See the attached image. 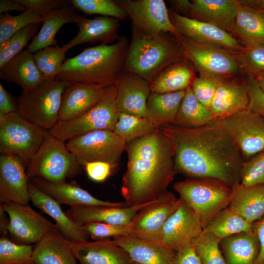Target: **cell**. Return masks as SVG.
<instances>
[{"label": "cell", "instance_id": "34", "mask_svg": "<svg viewBox=\"0 0 264 264\" xmlns=\"http://www.w3.org/2000/svg\"><path fill=\"white\" fill-rule=\"evenodd\" d=\"M232 34L238 38L244 46L264 44V9L245 6L238 2Z\"/></svg>", "mask_w": 264, "mask_h": 264}, {"label": "cell", "instance_id": "14", "mask_svg": "<svg viewBox=\"0 0 264 264\" xmlns=\"http://www.w3.org/2000/svg\"><path fill=\"white\" fill-rule=\"evenodd\" d=\"M8 215V232L13 241L19 244H31L39 242L47 233L57 228L28 203L13 202L0 204Z\"/></svg>", "mask_w": 264, "mask_h": 264}, {"label": "cell", "instance_id": "23", "mask_svg": "<svg viewBox=\"0 0 264 264\" xmlns=\"http://www.w3.org/2000/svg\"><path fill=\"white\" fill-rule=\"evenodd\" d=\"M76 23L79 28L78 34L62 46L66 52L75 46L87 43L111 44L119 38L118 31L120 20L117 18L100 16L89 19L81 15Z\"/></svg>", "mask_w": 264, "mask_h": 264}, {"label": "cell", "instance_id": "31", "mask_svg": "<svg viewBox=\"0 0 264 264\" xmlns=\"http://www.w3.org/2000/svg\"><path fill=\"white\" fill-rule=\"evenodd\" d=\"M81 15L73 6L49 12L43 16L42 24L38 33L28 45L27 50L33 54L51 45H58L55 36L60 28L68 23H76Z\"/></svg>", "mask_w": 264, "mask_h": 264}, {"label": "cell", "instance_id": "13", "mask_svg": "<svg viewBox=\"0 0 264 264\" xmlns=\"http://www.w3.org/2000/svg\"><path fill=\"white\" fill-rule=\"evenodd\" d=\"M132 22V30L146 34L178 33L163 0H115Z\"/></svg>", "mask_w": 264, "mask_h": 264}, {"label": "cell", "instance_id": "40", "mask_svg": "<svg viewBox=\"0 0 264 264\" xmlns=\"http://www.w3.org/2000/svg\"><path fill=\"white\" fill-rule=\"evenodd\" d=\"M156 129L145 118L120 113L113 132L127 144L153 132Z\"/></svg>", "mask_w": 264, "mask_h": 264}, {"label": "cell", "instance_id": "8", "mask_svg": "<svg viewBox=\"0 0 264 264\" xmlns=\"http://www.w3.org/2000/svg\"><path fill=\"white\" fill-rule=\"evenodd\" d=\"M116 95L115 85L105 88L102 98L92 108L74 118L59 121L49 130V134L65 142L94 131H113L120 114Z\"/></svg>", "mask_w": 264, "mask_h": 264}, {"label": "cell", "instance_id": "22", "mask_svg": "<svg viewBox=\"0 0 264 264\" xmlns=\"http://www.w3.org/2000/svg\"><path fill=\"white\" fill-rule=\"evenodd\" d=\"M104 90L101 85L69 82L62 95L59 121L71 119L86 112L100 100Z\"/></svg>", "mask_w": 264, "mask_h": 264}, {"label": "cell", "instance_id": "20", "mask_svg": "<svg viewBox=\"0 0 264 264\" xmlns=\"http://www.w3.org/2000/svg\"><path fill=\"white\" fill-rule=\"evenodd\" d=\"M115 85L116 105L120 113L145 118L152 92L150 83L136 75L123 72Z\"/></svg>", "mask_w": 264, "mask_h": 264}, {"label": "cell", "instance_id": "38", "mask_svg": "<svg viewBox=\"0 0 264 264\" xmlns=\"http://www.w3.org/2000/svg\"><path fill=\"white\" fill-rule=\"evenodd\" d=\"M253 230L252 224L228 207L218 213L203 229V231L221 240L237 234Z\"/></svg>", "mask_w": 264, "mask_h": 264}, {"label": "cell", "instance_id": "27", "mask_svg": "<svg viewBox=\"0 0 264 264\" xmlns=\"http://www.w3.org/2000/svg\"><path fill=\"white\" fill-rule=\"evenodd\" d=\"M76 259L81 264H132L127 252L113 240L105 239L71 242Z\"/></svg>", "mask_w": 264, "mask_h": 264}, {"label": "cell", "instance_id": "61", "mask_svg": "<svg viewBox=\"0 0 264 264\" xmlns=\"http://www.w3.org/2000/svg\"><path fill=\"white\" fill-rule=\"evenodd\" d=\"M132 264H134L132 263Z\"/></svg>", "mask_w": 264, "mask_h": 264}, {"label": "cell", "instance_id": "57", "mask_svg": "<svg viewBox=\"0 0 264 264\" xmlns=\"http://www.w3.org/2000/svg\"><path fill=\"white\" fill-rule=\"evenodd\" d=\"M169 3L173 7V10L179 13L184 14L183 16L187 17L189 12L191 1L188 0H169Z\"/></svg>", "mask_w": 264, "mask_h": 264}, {"label": "cell", "instance_id": "50", "mask_svg": "<svg viewBox=\"0 0 264 264\" xmlns=\"http://www.w3.org/2000/svg\"><path fill=\"white\" fill-rule=\"evenodd\" d=\"M25 8L41 16L51 11L72 5L70 0H18Z\"/></svg>", "mask_w": 264, "mask_h": 264}, {"label": "cell", "instance_id": "9", "mask_svg": "<svg viewBox=\"0 0 264 264\" xmlns=\"http://www.w3.org/2000/svg\"><path fill=\"white\" fill-rule=\"evenodd\" d=\"M48 132L25 119L17 111L0 113L1 154L19 157L28 164Z\"/></svg>", "mask_w": 264, "mask_h": 264}, {"label": "cell", "instance_id": "4", "mask_svg": "<svg viewBox=\"0 0 264 264\" xmlns=\"http://www.w3.org/2000/svg\"><path fill=\"white\" fill-rule=\"evenodd\" d=\"M184 58L175 36L132 30L123 72L136 75L150 83L166 67Z\"/></svg>", "mask_w": 264, "mask_h": 264}, {"label": "cell", "instance_id": "16", "mask_svg": "<svg viewBox=\"0 0 264 264\" xmlns=\"http://www.w3.org/2000/svg\"><path fill=\"white\" fill-rule=\"evenodd\" d=\"M170 20L177 32L197 43L220 47L236 54L244 45L232 34L213 24L169 11Z\"/></svg>", "mask_w": 264, "mask_h": 264}, {"label": "cell", "instance_id": "51", "mask_svg": "<svg viewBox=\"0 0 264 264\" xmlns=\"http://www.w3.org/2000/svg\"><path fill=\"white\" fill-rule=\"evenodd\" d=\"M247 75L245 81L249 100L247 109L264 117V92L260 88L254 76Z\"/></svg>", "mask_w": 264, "mask_h": 264}, {"label": "cell", "instance_id": "29", "mask_svg": "<svg viewBox=\"0 0 264 264\" xmlns=\"http://www.w3.org/2000/svg\"><path fill=\"white\" fill-rule=\"evenodd\" d=\"M35 264H77L71 242L57 228L47 233L33 247Z\"/></svg>", "mask_w": 264, "mask_h": 264}, {"label": "cell", "instance_id": "55", "mask_svg": "<svg viewBox=\"0 0 264 264\" xmlns=\"http://www.w3.org/2000/svg\"><path fill=\"white\" fill-rule=\"evenodd\" d=\"M254 231L260 244V252L256 264H264V216L256 223Z\"/></svg>", "mask_w": 264, "mask_h": 264}, {"label": "cell", "instance_id": "43", "mask_svg": "<svg viewBox=\"0 0 264 264\" xmlns=\"http://www.w3.org/2000/svg\"><path fill=\"white\" fill-rule=\"evenodd\" d=\"M34 246L19 244L6 237L0 239V264H35Z\"/></svg>", "mask_w": 264, "mask_h": 264}, {"label": "cell", "instance_id": "39", "mask_svg": "<svg viewBox=\"0 0 264 264\" xmlns=\"http://www.w3.org/2000/svg\"><path fill=\"white\" fill-rule=\"evenodd\" d=\"M66 51L62 47L51 45L33 53L36 65L45 81H53L65 62Z\"/></svg>", "mask_w": 264, "mask_h": 264}, {"label": "cell", "instance_id": "52", "mask_svg": "<svg viewBox=\"0 0 264 264\" xmlns=\"http://www.w3.org/2000/svg\"><path fill=\"white\" fill-rule=\"evenodd\" d=\"M83 166L88 177L97 182L106 180L118 166L104 161L86 162Z\"/></svg>", "mask_w": 264, "mask_h": 264}, {"label": "cell", "instance_id": "21", "mask_svg": "<svg viewBox=\"0 0 264 264\" xmlns=\"http://www.w3.org/2000/svg\"><path fill=\"white\" fill-rule=\"evenodd\" d=\"M29 199L55 221L57 229L67 240L73 242L88 241L89 236L83 225L72 220L61 208L60 204L32 183L29 184Z\"/></svg>", "mask_w": 264, "mask_h": 264}, {"label": "cell", "instance_id": "44", "mask_svg": "<svg viewBox=\"0 0 264 264\" xmlns=\"http://www.w3.org/2000/svg\"><path fill=\"white\" fill-rule=\"evenodd\" d=\"M72 5L88 15H100L120 19L128 17L125 11L115 0H72Z\"/></svg>", "mask_w": 264, "mask_h": 264}, {"label": "cell", "instance_id": "60", "mask_svg": "<svg viewBox=\"0 0 264 264\" xmlns=\"http://www.w3.org/2000/svg\"><path fill=\"white\" fill-rule=\"evenodd\" d=\"M261 89L264 92V72L254 76Z\"/></svg>", "mask_w": 264, "mask_h": 264}, {"label": "cell", "instance_id": "3", "mask_svg": "<svg viewBox=\"0 0 264 264\" xmlns=\"http://www.w3.org/2000/svg\"><path fill=\"white\" fill-rule=\"evenodd\" d=\"M129 44L127 38L122 36L115 43L85 48L65 61L55 80L104 88L115 85L123 73Z\"/></svg>", "mask_w": 264, "mask_h": 264}, {"label": "cell", "instance_id": "18", "mask_svg": "<svg viewBox=\"0 0 264 264\" xmlns=\"http://www.w3.org/2000/svg\"><path fill=\"white\" fill-rule=\"evenodd\" d=\"M27 164L19 157L0 155V202L28 203L29 199Z\"/></svg>", "mask_w": 264, "mask_h": 264}, {"label": "cell", "instance_id": "54", "mask_svg": "<svg viewBox=\"0 0 264 264\" xmlns=\"http://www.w3.org/2000/svg\"><path fill=\"white\" fill-rule=\"evenodd\" d=\"M17 103L14 100L13 97L0 84V113L8 114L17 111Z\"/></svg>", "mask_w": 264, "mask_h": 264}, {"label": "cell", "instance_id": "6", "mask_svg": "<svg viewBox=\"0 0 264 264\" xmlns=\"http://www.w3.org/2000/svg\"><path fill=\"white\" fill-rule=\"evenodd\" d=\"M81 165L66 144L48 132L27 164L29 180L41 177L52 182H62L81 172Z\"/></svg>", "mask_w": 264, "mask_h": 264}, {"label": "cell", "instance_id": "56", "mask_svg": "<svg viewBox=\"0 0 264 264\" xmlns=\"http://www.w3.org/2000/svg\"><path fill=\"white\" fill-rule=\"evenodd\" d=\"M10 11L24 12V7L18 0H0V13H6Z\"/></svg>", "mask_w": 264, "mask_h": 264}, {"label": "cell", "instance_id": "11", "mask_svg": "<svg viewBox=\"0 0 264 264\" xmlns=\"http://www.w3.org/2000/svg\"><path fill=\"white\" fill-rule=\"evenodd\" d=\"M126 143L113 131H94L68 140L66 143L83 166L86 162L104 161L118 166Z\"/></svg>", "mask_w": 264, "mask_h": 264}, {"label": "cell", "instance_id": "5", "mask_svg": "<svg viewBox=\"0 0 264 264\" xmlns=\"http://www.w3.org/2000/svg\"><path fill=\"white\" fill-rule=\"evenodd\" d=\"M182 201L199 219L204 228L220 211L228 207L233 190L211 178H191L173 184Z\"/></svg>", "mask_w": 264, "mask_h": 264}, {"label": "cell", "instance_id": "41", "mask_svg": "<svg viewBox=\"0 0 264 264\" xmlns=\"http://www.w3.org/2000/svg\"><path fill=\"white\" fill-rule=\"evenodd\" d=\"M41 23H33L24 27L0 44V68L23 50L29 41L38 33Z\"/></svg>", "mask_w": 264, "mask_h": 264}, {"label": "cell", "instance_id": "49", "mask_svg": "<svg viewBox=\"0 0 264 264\" xmlns=\"http://www.w3.org/2000/svg\"><path fill=\"white\" fill-rule=\"evenodd\" d=\"M89 237L95 241L128 235L126 225H116L102 222H89L83 225Z\"/></svg>", "mask_w": 264, "mask_h": 264}, {"label": "cell", "instance_id": "12", "mask_svg": "<svg viewBox=\"0 0 264 264\" xmlns=\"http://www.w3.org/2000/svg\"><path fill=\"white\" fill-rule=\"evenodd\" d=\"M218 119L239 148L244 161L264 151L263 116L246 109Z\"/></svg>", "mask_w": 264, "mask_h": 264}, {"label": "cell", "instance_id": "46", "mask_svg": "<svg viewBox=\"0 0 264 264\" xmlns=\"http://www.w3.org/2000/svg\"><path fill=\"white\" fill-rule=\"evenodd\" d=\"M237 58L241 69L247 74L254 76L264 72V44L244 46Z\"/></svg>", "mask_w": 264, "mask_h": 264}, {"label": "cell", "instance_id": "59", "mask_svg": "<svg viewBox=\"0 0 264 264\" xmlns=\"http://www.w3.org/2000/svg\"><path fill=\"white\" fill-rule=\"evenodd\" d=\"M238 1L245 6L264 9V0H238Z\"/></svg>", "mask_w": 264, "mask_h": 264}, {"label": "cell", "instance_id": "42", "mask_svg": "<svg viewBox=\"0 0 264 264\" xmlns=\"http://www.w3.org/2000/svg\"><path fill=\"white\" fill-rule=\"evenodd\" d=\"M221 240L203 230L192 244L201 264H227L219 248Z\"/></svg>", "mask_w": 264, "mask_h": 264}, {"label": "cell", "instance_id": "1", "mask_svg": "<svg viewBox=\"0 0 264 264\" xmlns=\"http://www.w3.org/2000/svg\"><path fill=\"white\" fill-rule=\"evenodd\" d=\"M158 129L170 143L176 174L217 179L232 188L240 182L242 156L218 118L196 128L173 124Z\"/></svg>", "mask_w": 264, "mask_h": 264}, {"label": "cell", "instance_id": "37", "mask_svg": "<svg viewBox=\"0 0 264 264\" xmlns=\"http://www.w3.org/2000/svg\"><path fill=\"white\" fill-rule=\"evenodd\" d=\"M215 118L210 110L198 99L190 87L182 99L174 125L196 128L207 125Z\"/></svg>", "mask_w": 264, "mask_h": 264}, {"label": "cell", "instance_id": "53", "mask_svg": "<svg viewBox=\"0 0 264 264\" xmlns=\"http://www.w3.org/2000/svg\"><path fill=\"white\" fill-rule=\"evenodd\" d=\"M174 264H201L192 243L176 251Z\"/></svg>", "mask_w": 264, "mask_h": 264}, {"label": "cell", "instance_id": "30", "mask_svg": "<svg viewBox=\"0 0 264 264\" xmlns=\"http://www.w3.org/2000/svg\"><path fill=\"white\" fill-rule=\"evenodd\" d=\"M0 78L20 86L22 90L33 89L44 80L38 69L33 54L23 50L0 68Z\"/></svg>", "mask_w": 264, "mask_h": 264}, {"label": "cell", "instance_id": "45", "mask_svg": "<svg viewBox=\"0 0 264 264\" xmlns=\"http://www.w3.org/2000/svg\"><path fill=\"white\" fill-rule=\"evenodd\" d=\"M42 22L41 16L26 10L17 16L8 12L0 15V44L24 27L33 23Z\"/></svg>", "mask_w": 264, "mask_h": 264}, {"label": "cell", "instance_id": "24", "mask_svg": "<svg viewBox=\"0 0 264 264\" xmlns=\"http://www.w3.org/2000/svg\"><path fill=\"white\" fill-rule=\"evenodd\" d=\"M135 264H174L176 252L158 242L147 241L130 235L113 238Z\"/></svg>", "mask_w": 264, "mask_h": 264}, {"label": "cell", "instance_id": "32", "mask_svg": "<svg viewBox=\"0 0 264 264\" xmlns=\"http://www.w3.org/2000/svg\"><path fill=\"white\" fill-rule=\"evenodd\" d=\"M232 190L230 209L251 224L264 216V184L244 186L239 182Z\"/></svg>", "mask_w": 264, "mask_h": 264}, {"label": "cell", "instance_id": "33", "mask_svg": "<svg viewBox=\"0 0 264 264\" xmlns=\"http://www.w3.org/2000/svg\"><path fill=\"white\" fill-rule=\"evenodd\" d=\"M195 69L185 58L170 65L150 82L151 92L165 93L186 90L196 77Z\"/></svg>", "mask_w": 264, "mask_h": 264}, {"label": "cell", "instance_id": "28", "mask_svg": "<svg viewBox=\"0 0 264 264\" xmlns=\"http://www.w3.org/2000/svg\"><path fill=\"white\" fill-rule=\"evenodd\" d=\"M249 96L245 82L225 78L219 86L210 110L215 118H224L246 110Z\"/></svg>", "mask_w": 264, "mask_h": 264}, {"label": "cell", "instance_id": "2", "mask_svg": "<svg viewBox=\"0 0 264 264\" xmlns=\"http://www.w3.org/2000/svg\"><path fill=\"white\" fill-rule=\"evenodd\" d=\"M128 161L121 193L127 206L158 199L167 191L176 174L173 152L164 133L153 132L127 143Z\"/></svg>", "mask_w": 264, "mask_h": 264}, {"label": "cell", "instance_id": "10", "mask_svg": "<svg viewBox=\"0 0 264 264\" xmlns=\"http://www.w3.org/2000/svg\"><path fill=\"white\" fill-rule=\"evenodd\" d=\"M176 39L184 57L198 71L227 78L241 69L237 55L216 46L194 42L177 33Z\"/></svg>", "mask_w": 264, "mask_h": 264}, {"label": "cell", "instance_id": "19", "mask_svg": "<svg viewBox=\"0 0 264 264\" xmlns=\"http://www.w3.org/2000/svg\"><path fill=\"white\" fill-rule=\"evenodd\" d=\"M30 180L36 187L50 196L59 204H67L70 207L127 206L125 202H114L97 198L75 182H52L38 177H34Z\"/></svg>", "mask_w": 264, "mask_h": 264}, {"label": "cell", "instance_id": "26", "mask_svg": "<svg viewBox=\"0 0 264 264\" xmlns=\"http://www.w3.org/2000/svg\"><path fill=\"white\" fill-rule=\"evenodd\" d=\"M238 9L236 0H193L187 17L213 24L232 34Z\"/></svg>", "mask_w": 264, "mask_h": 264}, {"label": "cell", "instance_id": "15", "mask_svg": "<svg viewBox=\"0 0 264 264\" xmlns=\"http://www.w3.org/2000/svg\"><path fill=\"white\" fill-rule=\"evenodd\" d=\"M181 199L167 191L158 199L141 208L127 224L128 235L157 242L163 225L177 209Z\"/></svg>", "mask_w": 264, "mask_h": 264}, {"label": "cell", "instance_id": "17", "mask_svg": "<svg viewBox=\"0 0 264 264\" xmlns=\"http://www.w3.org/2000/svg\"><path fill=\"white\" fill-rule=\"evenodd\" d=\"M203 230L198 217L181 200L179 207L163 225L157 242L176 252L192 243Z\"/></svg>", "mask_w": 264, "mask_h": 264}, {"label": "cell", "instance_id": "47", "mask_svg": "<svg viewBox=\"0 0 264 264\" xmlns=\"http://www.w3.org/2000/svg\"><path fill=\"white\" fill-rule=\"evenodd\" d=\"M224 78L215 75L199 74V77H195L191 88L198 99L210 110L214 96Z\"/></svg>", "mask_w": 264, "mask_h": 264}, {"label": "cell", "instance_id": "35", "mask_svg": "<svg viewBox=\"0 0 264 264\" xmlns=\"http://www.w3.org/2000/svg\"><path fill=\"white\" fill-rule=\"evenodd\" d=\"M258 241L254 230L221 240L222 251L227 264H256L260 252Z\"/></svg>", "mask_w": 264, "mask_h": 264}, {"label": "cell", "instance_id": "25", "mask_svg": "<svg viewBox=\"0 0 264 264\" xmlns=\"http://www.w3.org/2000/svg\"><path fill=\"white\" fill-rule=\"evenodd\" d=\"M153 201L143 204L125 207L89 206L70 207L65 212L72 220L80 225L89 222L127 225L141 208Z\"/></svg>", "mask_w": 264, "mask_h": 264}, {"label": "cell", "instance_id": "58", "mask_svg": "<svg viewBox=\"0 0 264 264\" xmlns=\"http://www.w3.org/2000/svg\"><path fill=\"white\" fill-rule=\"evenodd\" d=\"M0 232L1 235L2 234L3 237H4V235L5 234L8 233L7 227L8 224H6V222H9V219L7 220L6 217V212L2 209V207H0Z\"/></svg>", "mask_w": 264, "mask_h": 264}, {"label": "cell", "instance_id": "36", "mask_svg": "<svg viewBox=\"0 0 264 264\" xmlns=\"http://www.w3.org/2000/svg\"><path fill=\"white\" fill-rule=\"evenodd\" d=\"M185 91L151 92L147 100L145 118L156 129L174 124Z\"/></svg>", "mask_w": 264, "mask_h": 264}, {"label": "cell", "instance_id": "7", "mask_svg": "<svg viewBox=\"0 0 264 264\" xmlns=\"http://www.w3.org/2000/svg\"><path fill=\"white\" fill-rule=\"evenodd\" d=\"M69 83L44 80L33 89L22 90L17 111L31 123L50 130L59 121L62 95Z\"/></svg>", "mask_w": 264, "mask_h": 264}, {"label": "cell", "instance_id": "48", "mask_svg": "<svg viewBox=\"0 0 264 264\" xmlns=\"http://www.w3.org/2000/svg\"><path fill=\"white\" fill-rule=\"evenodd\" d=\"M240 183L244 186L264 184V151L243 162Z\"/></svg>", "mask_w": 264, "mask_h": 264}]
</instances>
